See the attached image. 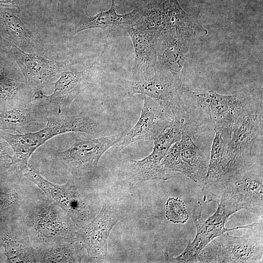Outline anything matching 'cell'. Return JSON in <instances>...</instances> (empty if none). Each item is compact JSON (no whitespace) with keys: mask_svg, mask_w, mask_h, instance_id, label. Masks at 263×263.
I'll return each instance as SVG.
<instances>
[{"mask_svg":"<svg viewBox=\"0 0 263 263\" xmlns=\"http://www.w3.org/2000/svg\"><path fill=\"white\" fill-rule=\"evenodd\" d=\"M262 104L255 99L233 125L223 155L222 181L263 164Z\"/></svg>","mask_w":263,"mask_h":263,"instance_id":"obj_1","label":"cell"},{"mask_svg":"<svg viewBox=\"0 0 263 263\" xmlns=\"http://www.w3.org/2000/svg\"><path fill=\"white\" fill-rule=\"evenodd\" d=\"M46 119L45 127L37 132L18 134L2 131V138L13 152L11 166L19 173L26 171L28 160L34 151L54 136L74 132L96 134L102 130L99 122L89 116L64 115L59 112L50 113Z\"/></svg>","mask_w":263,"mask_h":263,"instance_id":"obj_2","label":"cell"},{"mask_svg":"<svg viewBox=\"0 0 263 263\" xmlns=\"http://www.w3.org/2000/svg\"><path fill=\"white\" fill-rule=\"evenodd\" d=\"M244 235L227 232L210 242L198 255L196 263H262L263 221Z\"/></svg>","mask_w":263,"mask_h":263,"instance_id":"obj_3","label":"cell"},{"mask_svg":"<svg viewBox=\"0 0 263 263\" xmlns=\"http://www.w3.org/2000/svg\"><path fill=\"white\" fill-rule=\"evenodd\" d=\"M120 83L129 95L142 94L158 103L174 119L183 117V90L181 83L170 72L156 61L154 72L150 78L140 81L122 78Z\"/></svg>","mask_w":263,"mask_h":263,"instance_id":"obj_4","label":"cell"},{"mask_svg":"<svg viewBox=\"0 0 263 263\" xmlns=\"http://www.w3.org/2000/svg\"><path fill=\"white\" fill-rule=\"evenodd\" d=\"M102 53L93 61L80 64L70 61L61 72L59 78L53 83L54 89L49 95L44 94L41 90L35 92L32 100H40L47 110H52L53 113L62 112V110L70 106L76 97L90 84L93 83L96 76V67Z\"/></svg>","mask_w":263,"mask_h":263,"instance_id":"obj_5","label":"cell"},{"mask_svg":"<svg viewBox=\"0 0 263 263\" xmlns=\"http://www.w3.org/2000/svg\"><path fill=\"white\" fill-rule=\"evenodd\" d=\"M200 187L205 193L206 202L213 201L225 194L239 202L244 209L263 214V164L253 166L227 180Z\"/></svg>","mask_w":263,"mask_h":263,"instance_id":"obj_6","label":"cell"},{"mask_svg":"<svg viewBox=\"0 0 263 263\" xmlns=\"http://www.w3.org/2000/svg\"><path fill=\"white\" fill-rule=\"evenodd\" d=\"M130 129L128 127L120 132L94 138H76L66 150L56 151L55 156L72 177L93 172L103 154L120 141Z\"/></svg>","mask_w":263,"mask_h":263,"instance_id":"obj_7","label":"cell"},{"mask_svg":"<svg viewBox=\"0 0 263 263\" xmlns=\"http://www.w3.org/2000/svg\"><path fill=\"white\" fill-rule=\"evenodd\" d=\"M192 94L212 121L214 130L227 138L238 118L255 99L247 94L223 95L212 90Z\"/></svg>","mask_w":263,"mask_h":263,"instance_id":"obj_8","label":"cell"},{"mask_svg":"<svg viewBox=\"0 0 263 263\" xmlns=\"http://www.w3.org/2000/svg\"><path fill=\"white\" fill-rule=\"evenodd\" d=\"M1 42L3 51L18 66L32 95L48 85L54 77L60 75L71 61L46 59L27 53L6 41Z\"/></svg>","mask_w":263,"mask_h":263,"instance_id":"obj_9","label":"cell"},{"mask_svg":"<svg viewBox=\"0 0 263 263\" xmlns=\"http://www.w3.org/2000/svg\"><path fill=\"white\" fill-rule=\"evenodd\" d=\"M120 219V212L115 205L107 201L93 221L75 232V241L87 251L94 261L104 259L108 255L110 233Z\"/></svg>","mask_w":263,"mask_h":263,"instance_id":"obj_10","label":"cell"},{"mask_svg":"<svg viewBox=\"0 0 263 263\" xmlns=\"http://www.w3.org/2000/svg\"><path fill=\"white\" fill-rule=\"evenodd\" d=\"M182 120L175 121L164 132L154 137L152 152L145 158L130 160L126 172L133 180L146 181L161 179L167 180L160 168L161 162L170 147L181 139Z\"/></svg>","mask_w":263,"mask_h":263,"instance_id":"obj_11","label":"cell"},{"mask_svg":"<svg viewBox=\"0 0 263 263\" xmlns=\"http://www.w3.org/2000/svg\"><path fill=\"white\" fill-rule=\"evenodd\" d=\"M40 164L28 165L23 175L39 187L55 205L63 209L75 222L82 220L86 207L71 178L63 185L53 183L42 176Z\"/></svg>","mask_w":263,"mask_h":263,"instance_id":"obj_12","label":"cell"},{"mask_svg":"<svg viewBox=\"0 0 263 263\" xmlns=\"http://www.w3.org/2000/svg\"><path fill=\"white\" fill-rule=\"evenodd\" d=\"M177 120L180 119L172 118L158 103L144 96V104L138 121L116 147L120 150L135 141L153 139Z\"/></svg>","mask_w":263,"mask_h":263,"instance_id":"obj_13","label":"cell"},{"mask_svg":"<svg viewBox=\"0 0 263 263\" xmlns=\"http://www.w3.org/2000/svg\"><path fill=\"white\" fill-rule=\"evenodd\" d=\"M0 39L30 54L42 50L37 36L22 20L18 8L0 6Z\"/></svg>","mask_w":263,"mask_h":263,"instance_id":"obj_14","label":"cell"},{"mask_svg":"<svg viewBox=\"0 0 263 263\" xmlns=\"http://www.w3.org/2000/svg\"><path fill=\"white\" fill-rule=\"evenodd\" d=\"M28 89L17 64L2 50L0 51V110L1 112L31 100L24 97Z\"/></svg>","mask_w":263,"mask_h":263,"instance_id":"obj_15","label":"cell"},{"mask_svg":"<svg viewBox=\"0 0 263 263\" xmlns=\"http://www.w3.org/2000/svg\"><path fill=\"white\" fill-rule=\"evenodd\" d=\"M202 205L199 204L194 208L192 216L196 227V234L192 242H189L182 252L176 258L170 260L175 263H196V260L202 249L214 238L226 232L240 228L253 229L259 223L227 228L208 223L202 218Z\"/></svg>","mask_w":263,"mask_h":263,"instance_id":"obj_16","label":"cell"},{"mask_svg":"<svg viewBox=\"0 0 263 263\" xmlns=\"http://www.w3.org/2000/svg\"><path fill=\"white\" fill-rule=\"evenodd\" d=\"M127 32L132 39L134 52L131 80L140 81L148 79L153 75L157 61V38L134 26Z\"/></svg>","mask_w":263,"mask_h":263,"instance_id":"obj_17","label":"cell"},{"mask_svg":"<svg viewBox=\"0 0 263 263\" xmlns=\"http://www.w3.org/2000/svg\"><path fill=\"white\" fill-rule=\"evenodd\" d=\"M43 104L38 100H31L0 113V131L28 132L36 123L44 122L49 114Z\"/></svg>","mask_w":263,"mask_h":263,"instance_id":"obj_18","label":"cell"},{"mask_svg":"<svg viewBox=\"0 0 263 263\" xmlns=\"http://www.w3.org/2000/svg\"><path fill=\"white\" fill-rule=\"evenodd\" d=\"M111 1V6L107 11L101 12L93 16L82 15L69 32V38H73L79 32L92 28H100L107 31L127 32L138 19L139 11L134 9L127 14H118L115 10L114 0Z\"/></svg>","mask_w":263,"mask_h":263,"instance_id":"obj_19","label":"cell"},{"mask_svg":"<svg viewBox=\"0 0 263 263\" xmlns=\"http://www.w3.org/2000/svg\"><path fill=\"white\" fill-rule=\"evenodd\" d=\"M179 144L183 174L200 184L207 174L208 163L187 132L184 119L182 124V133Z\"/></svg>","mask_w":263,"mask_h":263,"instance_id":"obj_20","label":"cell"},{"mask_svg":"<svg viewBox=\"0 0 263 263\" xmlns=\"http://www.w3.org/2000/svg\"><path fill=\"white\" fill-rule=\"evenodd\" d=\"M181 49L176 31L171 28L162 31L157 38V61L169 70L180 83L183 66Z\"/></svg>","mask_w":263,"mask_h":263,"instance_id":"obj_21","label":"cell"},{"mask_svg":"<svg viewBox=\"0 0 263 263\" xmlns=\"http://www.w3.org/2000/svg\"><path fill=\"white\" fill-rule=\"evenodd\" d=\"M214 131L215 135L211 146L207 173L199 184L200 186L223 180L224 170L222 161L227 138L219 132L215 130Z\"/></svg>","mask_w":263,"mask_h":263,"instance_id":"obj_22","label":"cell"},{"mask_svg":"<svg viewBox=\"0 0 263 263\" xmlns=\"http://www.w3.org/2000/svg\"><path fill=\"white\" fill-rule=\"evenodd\" d=\"M72 242H66L54 245L48 249L37 251L38 262L76 263L81 258L76 252Z\"/></svg>","mask_w":263,"mask_h":263,"instance_id":"obj_23","label":"cell"},{"mask_svg":"<svg viewBox=\"0 0 263 263\" xmlns=\"http://www.w3.org/2000/svg\"><path fill=\"white\" fill-rule=\"evenodd\" d=\"M166 216L174 223L184 224L189 218L184 202L178 198L169 197L166 204Z\"/></svg>","mask_w":263,"mask_h":263,"instance_id":"obj_24","label":"cell"},{"mask_svg":"<svg viewBox=\"0 0 263 263\" xmlns=\"http://www.w3.org/2000/svg\"><path fill=\"white\" fill-rule=\"evenodd\" d=\"M1 133L2 131H0V170L11 167L10 150H12L9 144L2 138Z\"/></svg>","mask_w":263,"mask_h":263,"instance_id":"obj_25","label":"cell"},{"mask_svg":"<svg viewBox=\"0 0 263 263\" xmlns=\"http://www.w3.org/2000/svg\"><path fill=\"white\" fill-rule=\"evenodd\" d=\"M31 0H0V6L16 7L20 9L29 3Z\"/></svg>","mask_w":263,"mask_h":263,"instance_id":"obj_26","label":"cell"},{"mask_svg":"<svg viewBox=\"0 0 263 263\" xmlns=\"http://www.w3.org/2000/svg\"><path fill=\"white\" fill-rule=\"evenodd\" d=\"M12 198L8 194L0 192V206H6L12 201Z\"/></svg>","mask_w":263,"mask_h":263,"instance_id":"obj_27","label":"cell"},{"mask_svg":"<svg viewBox=\"0 0 263 263\" xmlns=\"http://www.w3.org/2000/svg\"><path fill=\"white\" fill-rule=\"evenodd\" d=\"M2 43L1 39H0V51H1L3 50L2 49Z\"/></svg>","mask_w":263,"mask_h":263,"instance_id":"obj_28","label":"cell"},{"mask_svg":"<svg viewBox=\"0 0 263 263\" xmlns=\"http://www.w3.org/2000/svg\"><path fill=\"white\" fill-rule=\"evenodd\" d=\"M0 113H1V111H0Z\"/></svg>","mask_w":263,"mask_h":263,"instance_id":"obj_29","label":"cell"}]
</instances>
